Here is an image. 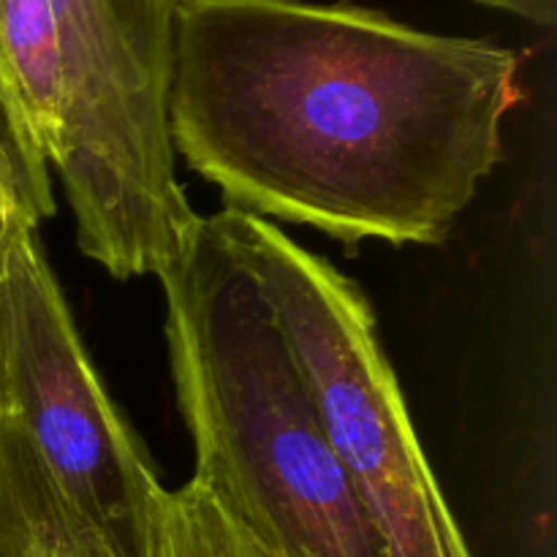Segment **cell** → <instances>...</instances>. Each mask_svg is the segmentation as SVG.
I'll list each match as a JSON object with an SVG mask.
<instances>
[{"instance_id":"obj_2","label":"cell","mask_w":557,"mask_h":557,"mask_svg":"<svg viewBox=\"0 0 557 557\" xmlns=\"http://www.w3.org/2000/svg\"><path fill=\"white\" fill-rule=\"evenodd\" d=\"M166 297L174 395L199 484L267 557H384L253 272L201 218Z\"/></svg>"},{"instance_id":"obj_1","label":"cell","mask_w":557,"mask_h":557,"mask_svg":"<svg viewBox=\"0 0 557 557\" xmlns=\"http://www.w3.org/2000/svg\"><path fill=\"white\" fill-rule=\"evenodd\" d=\"M522 54L354 3L177 0L174 156L228 210L438 245L504 158Z\"/></svg>"},{"instance_id":"obj_3","label":"cell","mask_w":557,"mask_h":557,"mask_svg":"<svg viewBox=\"0 0 557 557\" xmlns=\"http://www.w3.org/2000/svg\"><path fill=\"white\" fill-rule=\"evenodd\" d=\"M215 218L297 357L384 557H473L419 444L368 297L277 223L228 207Z\"/></svg>"},{"instance_id":"obj_7","label":"cell","mask_w":557,"mask_h":557,"mask_svg":"<svg viewBox=\"0 0 557 557\" xmlns=\"http://www.w3.org/2000/svg\"><path fill=\"white\" fill-rule=\"evenodd\" d=\"M136 557H267L196 482L161 490Z\"/></svg>"},{"instance_id":"obj_10","label":"cell","mask_w":557,"mask_h":557,"mask_svg":"<svg viewBox=\"0 0 557 557\" xmlns=\"http://www.w3.org/2000/svg\"><path fill=\"white\" fill-rule=\"evenodd\" d=\"M0 221H3V215H0Z\"/></svg>"},{"instance_id":"obj_4","label":"cell","mask_w":557,"mask_h":557,"mask_svg":"<svg viewBox=\"0 0 557 557\" xmlns=\"http://www.w3.org/2000/svg\"><path fill=\"white\" fill-rule=\"evenodd\" d=\"M0 408L65 498L128 557L163 484L87 359L63 288L25 218L0 221Z\"/></svg>"},{"instance_id":"obj_8","label":"cell","mask_w":557,"mask_h":557,"mask_svg":"<svg viewBox=\"0 0 557 557\" xmlns=\"http://www.w3.org/2000/svg\"><path fill=\"white\" fill-rule=\"evenodd\" d=\"M54 212L47 163L0 90V215L47 221Z\"/></svg>"},{"instance_id":"obj_6","label":"cell","mask_w":557,"mask_h":557,"mask_svg":"<svg viewBox=\"0 0 557 557\" xmlns=\"http://www.w3.org/2000/svg\"><path fill=\"white\" fill-rule=\"evenodd\" d=\"M0 557H128L54 484L0 408Z\"/></svg>"},{"instance_id":"obj_9","label":"cell","mask_w":557,"mask_h":557,"mask_svg":"<svg viewBox=\"0 0 557 557\" xmlns=\"http://www.w3.org/2000/svg\"><path fill=\"white\" fill-rule=\"evenodd\" d=\"M484 9L504 11V14L525 20L539 27H553L557 20V0H476Z\"/></svg>"},{"instance_id":"obj_5","label":"cell","mask_w":557,"mask_h":557,"mask_svg":"<svg viewBox=\"0 0 557 557\" xmlns=\"http://www.w3.org/2000/svg\"><path fill=\"white\" fill-rule=\"evenodd\" d=\"M54 96L36 136L71 212L125 218L180 190L169 134L177 0H49Z\"/></svg>"}]
</instances>
